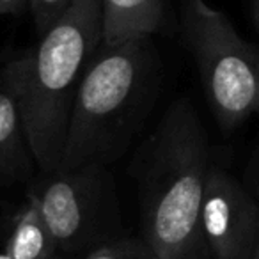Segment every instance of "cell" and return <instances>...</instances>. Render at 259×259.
<instances>
[{
  "mask_svg": "<svg viewBox=\"0 0 259 259\" xmlns=\"http://www.w3.org/2000/svg\"><path fill=\"white\" fill-rule=\"evenodd\" d=\"M209 142L190 98H178L128 165L137 185L139 236L158 259H208L201 204Z\"/></svg>",
  "mask_w": 259,
  "mask_h": 259,
  "instance_id": "1",
  "label": "cell"
},
{
  "mask_svg": "<svg viewBox=\"0 0 259 259\" xmlns=\"http://www.w3.org/2000/svg\"><path fill=\"white\" fill-rule=\"evenodd\" d=\"M162 76L151 37L101 43L73 100L59 167L117 162L155 108Z\"/></svg>",
  "mask_w": 259,
  "mask_h": 259,
  "instance_id": "2",
  "label": "cell"
},
{
  "mask_svg": "<svg viewBox=\"0 0 259 259\" xmlns=\"http://www.w3.org/2000/svg\"><path fill=\"white\" fill-rule=\"evenodd\" d=\"M101 43V0H76L39 36L36 47L2 66V78L18 101L39 170L61 165L73 100Z\"/></svg>",
  "mask_w": 259,
  "mask_h": 259,
  "instance_id": "3",
  "label": "cell"
},
{
  "mask_svg": "<svg viewBox=\"0 0 259 259\" xmlns=\"http://www.w3.org/2000/svg\"><path fill=\"white\" fill-rule=\"evenodd\" d=\"M180 34L224 134L259 114V45L243 39L226 13L206 0H181Z\"/></svg>",
  "mask_w": 259,
  "mask_h": 259,
  "instance_id": "4",
  "label": "cell"
},
{
  "mask_svg": "<svg viewBox=\"0 0 259 259\" xmlns=\"http://www.w3.org/2000/svg\"><path fill=\"white\" fill-rule=\"evenodd\" d=\"M41 209L61 255L80 259L126 236L117 185L108 165L39 170L27 190Z\"/></svg>",
  "mask_w": 259,
  "mask_h": 259,
  "instance_id": "5",
  "label": "cell"
},
{
  "mask_svg": "<svg viewBox=\"0 0 259 259\" xmlns=\"http://www.w3.org/2000/svg\"><path fill=\"white\" fill-rule=\"evenodd\" d=\"M208 259H252L259 243V202L224 167L208 170L201 204Z\"/></svg>",
  "mask_w": 259,
  "mask_h": 259,
  "instance_id": "6",
  "label": "cell"
},
{
  "mask_svg": "<svg viewBox=\"0 0 259 259\" xmlns=\"http://www.w3.org/2000/svg\"><path fill=\"white\" fill-rule=\"evenodd\" d=\"M39 172L15 94L0 85V190L30 185Z\"/></svg>",
  "mask_w": 259,
  "mask_h": 259,
  "instance_id": "7",
  "label": "cell"
},
{
  "mask_svg": "<svg viewBox=\"0 0 259 259\" xmlns=\"http://www.w3.org/2000/svg\"><path fill=\"white\" fill-rule=\"evenodd\" d=\"M103 43L153 37L165 20V0H101Z\"/></svg>",
  "mask_w": 259,
  "mask_h": 259,
  "instance_id": "8",
  "label": "cell"
},
{
  "mask_svg": "<svg viewBox=\"0 0 259 259\" xmlns=\"http://www.w3.org/2000/svg\"><path fill=\"white\" fill-rule=\"evenodd\" d=\"M2 248L11 259H57L61 255L43 213L29 197L16 211Z\"/></svg>",
  "mask_w": 259,
  "mask_h": 259,
  "instance_id": "9",
  "label": "cell"
},
{
  "mask_svg": "<svg viewBox=\"0 0 259 259\" xmlns=\"http://www.w3.org/2000/svg\"><path fill=\"white\" fill-rule=\"evenodd\" d=\"M153 250L141 236H126L94 247L80 259H146Z\"/></svg>",
  "mask_w": 259,
  "mask_h": 259,
  "instance_id": "10",
  "label": "cell"
},
{
  "mask_svg": "<svg viewBox=\"0 0 259 259\" xmlns=\"http://www.w3.org/2000/svg\"><path fill=\"white\" fill-rule=\"evenodd\" d=\"M76 0H30L29 11L32 15L37 34L43 36L57 20L69 11Z\"/></svg>",
  "mask_w": 259,
  "mask_h": 259,
  "instance_id": "11",
  "label": "cell"
},
{
  "mask_svg": "<svg viewBox=\"0 0 259 259\" xmlns=\"http://www.w3.org/2000/svg\"><path fill=\"white\" fill-rule=\"evenodd\" d=\"M245 187L250 190V194L254 195L259 202V142H257V146H255L254 153H252L250 163H248V167H247Z\"/></svg>",
  "mask_w": 259,
  "mask_h": 259,
  "instance_id": "12",
  "label": "cell"
},
{
  "mask_svg": "<svg viewBox=\"0 0 259 259\" xmlns=\"http://www.w3.org/2000/svg\"><path fill=\"white\" fill-rule=\"evenodd\" d=\"M30 0H0V18L2 16H20L29 9Z\"/></svg>",
  "mask_w": 259,
  "mask_h": 259,
  "instance_id": "13",
  "label": "cell"
},
{
  "mask_svg": "<svg viewBox=\"0 0 259 259\" xmlns=\"http://www.w3.org/2000/svg\"><path fill=\"white\" fill-rule=\"evenodd\" d=\"M250 11H252V20H254V25H255L257 34H259V0H250Z\"/></svg>",
  "mask_w": 259,
  "mask_h": 259,
  "instance_id": "14",
  "label": "cell"
},
{
  "mask_svg": "<svg viewBox=\"0 0 259 259\" xmlns=\"http://www.w3.org/2000/svg\"><path fill=\"white\" fill-rule=\"evenodd\" d=\"M0 259H11V257H9V254L4 250V248H0Z\"/></svg>",
  "mask_w": 259,
  "mask_h": 259,
  "instance_id": "15",
  "label": "cell"
},
{
  "mask_svg": "<svg viewBox=\"0 0 259 259\" xmlns=\"http://www.w3.org/2000/svg\"><path fill=\"white\" fill-rule=\"evenodd\" d=\"M252 259H259V243H257V248H255V252H254V257Z\"/></svg>",
  "mask_w": 259,
  "mask_h": 259,
  "instance_id": "16",
  "label": "cell"
},
{
  "mask_svg": "<svg viewBox=\"0 0 259 259\" xmlns=\"http://www.w3.org/2000/svg\"><path fill=\"white\" fill-rule=\"evenodd\" d=\"M146 259H158V257H156V255H155V252H153V254H149V255H148V257H146Z\"/></svg>",
  "mask_w": 259,
  "mask_h": 259,
  "instance_id": "17",
  "label": "cell"
},
{
  "mask_svg": "<svg viewBox=\"0 0 259 259\" xmlns=\"http://www.w3.org/2000/svg\"><path fill=\"white\" fill-rule=\"evenodd\" d=\"M2 82H4V78H2V66H0V85H2Z\"/></svg>",
  "mask_w": 259,
  "mask_h": 259,
  "instance_id": "18",
  "label": "cell"
},
{
  "mask_svg": "<svg viewBox=\"0 0 259 259\" xmlns=\"http://www.w3.org/2000/svg\"><path fill=\"white\" fill-rule=\"evenodd\" d=\"M57 259H69V257H66V255H59Z\"/></svg>",
  "mask_w": 259,
  "mask_h": 259,
  "instance_id": "19",
  "label": "cell"
}]
</instances>
